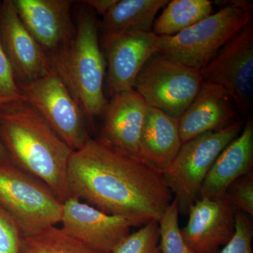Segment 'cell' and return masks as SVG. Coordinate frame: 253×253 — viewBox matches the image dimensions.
Masks as SVG:
<instances>
[{
  "label": "cell",
  "mask_w": 253,
  "mask_h": 253,
  "mask_svg": "<svg viewBox=\"0 0 253 253\" xmlns=\"http://www.w3.org/2000/svg\"><path fill=\"white\" fill-rule=\"evenodd\" d=\"M47 57L51 70L67 86L86 120L91 123L103 116L109 104L104 90L106 62L100 44L99 23L92 9L82 10L73 41Z\"/></svg>",
  "instance_id": "obj_3"
},
{
  "label": "cell",
  "mask_w": 253,
  "mask_h": 253,
  "mask_svg": "<svg viewBox=\"0 0 253 253\" xmlns=\"http://www.w3.org/2000/svg\"><path fill=\"white\" fill-rule=\"evenodd\" d=\"M204 82L222 87L236 109L247 115L253 101V20L200 71Z\"/></svg>",
  "instance_id": "obj_9"
},
{
  "label": "cell",
  "mask_w": 253,
  "mask_h": 253,
  "mask_svg": "<svg viewBox=\"0 0 253 253\" xmlns=\"http://www.w3.org/2000/svg\"><path fill=\"white\" fill-rule=\"evenodd\" d=\"M251 219L246 213L236 211L235 232L229 243L219 253H253V233Z\"/></svg>",
  "instance_id": "obj_26"
},
{
  "label": "cell",
  "mask_w": 253,
  "mask_h": 253,
  "mask_svg": "<svg viewBox=\"0 0 253 253\" xmlns=\"http://www.w3.org/2000/svg\"><path fill=\"white\" fill-rule=\"evenodd\" d=\"M236 211L224 197H201L189 208L187 224L181 229L196 253H219L235 232Z\"/></svg>",
  "instance_id": "obj_12"
},
{
  "label": "cell",
  "mask_w": 253,
  "mask_h": 253,
  "mask_svg": "<svg viewBox=\"0 0 253 253\" xmlns=\"http://www.w3.org/2000/svg\"><path fill=\"white\" fill-rule=\"evenodd\" d=\"M68 184L71 196L132 226L159 221L173 200L162 173L100 138L73 151Z\"/></svg>",
  "instance_id": "obj_1"
},
{
  "label": "cell",
  "mask_w": 253,
  "mask_h": 253,
  "mask_svg": "<svg viewBox=\"0 0 253 253\" xmlns=\"http://www.w3.org/2000/svg\"><path fill=\"white\" fill-rule=\"evenodd\" d=\"M11 162L4 144L0 139V163Z\"/></svg>",
  "instance_id": "obj_29"
},
{
  "label": "cell",
  "mask_w": 253,
  "mask_h": 253,
  "mask_svg": "<svg viewBox=\"0 0 253 253\" xmlns=\"http://www.w3.org/2000/svg\"><path fill=\"white\" fill-rule=\"evenodd\" d=\"M20 253H106L92 249L66 234L61 228L50 226L36 235L23 237Z\"/></svg>",
  "instance_id": "obj_21"
},
{
  "label": "cell",
  "mask_w": 253,
  "mask_h": 253,
  "mask_svg": "<svg viewBox=\"0 0 253 253\" xmlns=\"http://www.w3.org/2000/svg\"><path fill=\"white\" fill-rule=\"evenodd\" d=\"M62 205L42 181L11 162L0 163V206L14 218L23 237L56 226Z\"/></svg>",
  "instance_id": "obj_6"
},
{
  "label": "cell",
  "mask_w": 253,
  "mask_h": 253,
  "mask_svg": "<svg viewBox=\"0 0 253 253\" xmlns=\"http://www.w3.org/2000/svg\"><path fill=\"white\" fill-rule=\"evenodd\" d=\"M158 221L152 220L124 238L111 253H161Z\"/></svg>",
  "instance_id": "obj_23"
},
{
  "label": "cell",
  "mask_w": 253,
  "mask_h": 253,
  "mask_svg": "<svg viewBox=\"0 0 253 253\" xmlns=\"http://www.w3.org/2000/svg\"><path fill=\"white\" fill-rule=\"evenodd\" d=\"M148 106L133 89L112 96L104 114L100 139L124 152L138 156Z\"/></svg>",
  "instance_id": "obj_15"
},
{
  "label": "cell",
  "mask_w": 253,
  "mask_h": 253,
  "mask_svg": "<svg viewBox=\"0 0 253 253\" xmlns=\"http://www.w3.org/2000/svg\"><path fill=\"white\" fill-rule=\"evenodd\" d=\"M0 139L13 165L44 183L61 202L71 197L73 151L26 99L0 109Z\"/></svg>",
  "instance_id": "obj_2"
},
{
  "label": "cell",
  "mask_w": 253,
  "mask_h": 253,
  "mask_svg": "<svg viewBox=\"0 0 253 253\" xmlns=\"http://www.w3.org/2000/svg\"><path fill=\"white\" fill-rule=\"evenodd\" d=\"M157 38L152 31L128 33L105 49L107 88L111 96L134 89L141 68L156 53Z\"/></svg>",
  "instance_id": "obj_14"
},
{
  "label": "cell",
  "mask_w": 253,
  "mask_h": 253,
  "mask_svg": "<svg viewBox=\"0 0 253 253\" xmlns=\"http://www.w3.org/2000/svg\"><path fill=\"white\" fill-rule=\"evenodd\" d=\"M25 99L0 41V109Z\"/></svg>",
  "instance_id": "obj_25"
},
{
  "label": "cell",
  "mask_w": 253,
  "mask_h": 253,
  "mask_svg": "<svg viewBox=\"0 0 253 253\" xmlns=\"http://www.w3.org/2000/svg\"><path fill=\"white\" fill-rule=\"evenodd\" d=\"M204 83L201 73L156 53L136 78L134 89L149 107L179 120Z\"/></svg>",
  "instance_id": "obj_7"
},
{
  "label": "cell",
  "mask_w": 253,
  "mask_h": 253,
  "mask_svg": "<svg viewBox=\"0 0 253 253\" xmlns=\"http://www.w3.org/2000/svg\"><path fill=\"white\" fill-rule=\"evenodd\" d=\"M235 116L234 102L225 90L204 81L199 92L178 120L181 142L225 127Z\"/></svg>",
  "instance_id": "obj_16"
},
{
  "label": "cell",
  "mask_w": 253,
  "mask_h": 253,
  "mask_svg": "<svg viewBox=\"0 0 253 253\" xmlns=\"http://www.w3.org/2000/svg\"><path fill=\"white\" fill-rule=\"evenodd\" d=\"M117 1L118 0H86L81 2L87 5L91 9L96 11V14L104 17Z\"/></svg>",
  "instance_id": "obj_28"
},
{
  "label": "cell",
  "mask_w": 253,
  "mask_h": 253,
  "mask_svg": "<svg viewBox=\"0 0 253 253\" xmlns=\"http://www.w3.org/2000/svg\"><path fill=\"white\" fill-rule=\"evenodd\" d=\"M253 121L249 117L239 135L221 151L208 172L200 198L224 196L226 189L241 176L253 172Z\"/></svg>",
  "instance_id": "obj_17"
},
{
  "label": "cell",
  "mask_w": 253,
  "mask_h": 253,
  "mask_svg": "<svg viewBox=\"0 0 253 253\" xmlns=\"http://www.w3.org/2000/svg\"><path fill=\"white\" fill-rule=\"evenodd\" d=\"M244 121H237L221 129L205 133L181 145L174 161L163 172L165 181L176 200L179 213L187 214L200 199L208 172L221 151L242 131Z\"/></svg>",
  "instance_id": "obj_5"
},
{
  "label": "cell",
  "mask_w": 253,
  "mask_h": 253,
  "mask_svg": "<svg viewBox=\"0 0 253 253\" xmlns=\"http://www.w3.org/2000/svg\"><path fill=\"white\" fill-rule=\"evenodd\" d=\"M181 145L178 120L148 106L139 140V158L163 174Z\"/></svg>",
  "instance_id": "obj_18"
},
{
  "label": "cell",
  "mask_w": 253,
  "mask_h": 253,
  "mask_svg": "<svg viewBox=\"0 0 253 253\" xmlns=\"http://www.w3.org/2000/svg\"><path fill=\"white\" fill-rule=\"evenodd\" d=\"M0 41L17 84H26L51 71L47 55L18 16L12 0L0 4Z\"/></svg>",
  "instance_id": "obj_11"
},
{
  "label": "cell",
  "mask_w": 253,
  "mask_h": 253,
  "mask_svg": "<svg viewBox=\"0 0 253 253\" xmlns=\"http://www.w3.org/2000/svg\"><path fill=\"white\" fill-rule=\"evenodd\" d=\"M60 223L68 235L106 253L112 252L132 227L125 218L102 212L73 196L63 202Z\"/></svg>",
  "instance_id": "obj_10"
},
{
  "label": "cell",
  "mask_w": 253,
  "mask_h": 253,
  "mask_svg": "<svg viewBox=\"0 0 253 253\" xmlns=\"http://www.w3.org/2000/svg\"><path fill=\"white\" fill-rule=\"evenodd\" d=\"M18 16L46 55L69 44L76 35L70 0H13Z\"/></svg>",
  "instance_id": "obj_13"
},
{
  "label": "cell",
  "mask_w": 253,
  "mask_h": 253,
  "mask_svg": "<svg viewBox=\"0 0 253 253\" xmlns=\"http://www.w3.org/2000/svg\"><path fill=\"white\" fill-rule=\"evenodd\" d=\"M18 86L26 101L73 151L81 149L90 138L84 111L52 70L39 79Z\"/></svg>",
  "instance_id": "obj_8"
},
{
  "label": "cell",
  "mask_w": 253,
  "mask_h": 253,
  "mask_svg": "<svg viewBox=\"0 0 253 253\" xmlns=\"http://www.w3.org/2000/svg\"><path fill=\"white\" fill-rule=\"evenodd\" d=\"M168 0H118L99 24L100 44L104 49L125 35L151 32L160 10Z\"/></svg>",
  "instance_id": "obj_19"
},
{
  "label": "cell",
  "mask_w": 253,
  "mask_h": 253,
  "mask_svg": "<svg viewBox=\"0 0 253 253\" xmlns=\"http://www.w3.org/2000/svg\"><path fill=\"white\" fill-rule=\"evenodd\" d=\"M179 209L177 201L172 202L158 221L159 246L161 253H196L186 244L179 224Z\"/></svg>",
  "instance_id": "obj_22"
},
{
  "label": "cell",
  "mask_w": 253,
  "mask_h": 253,
  "mask_svg": "<svg viewBox=\"0 0 253 253\" xmlns=\"http://www.w3.org/2000/svg\"><path fill=\"white\" fill-rule=\"evenodd\" d=\"M23 236L14 218L0 206V253H20Z\"/></svg>",
  "instance_id": "obj_27"
},
{
  "label": "cell",
  "mask_w": 253,
  "mask_h": 253,
  "mask_svg": "<svg viewBox=\"0 0 253 253\" xmlns=\"http://www.w3.org/2000/svg\"><path fill=\"white\" fill-rule=\"evenodd\" d=\"M209 0H172L155 20L152 32L157 36H172L214 13Z\"/></svg>",
  "instance_id": "obj_20"
},
{
  "label": "cell",
  "mask_w": 253,
  "mask_h": 253,
  "mask_svg": "<svg viewBox=\"0 0 253 253\" xmlns=\"http://www.w3.org/2000/svg\"><path fill=\"white\" fill-rule=\"evenodd\" d=\"M253 4L232 0L202 21L172 36H158L156 53L201 71L219 50L252 21Z\"/></svg>",
  "instance_id": "obj_4"
},
{
  "label": "cell",
  "mask_w": 253,
  "mask_h": 253,
  "mask_svg": "<svg viewBox=\"0 0 253 253\" xmlns=\"http://www.w3.org/2000/svg\"><path fill=\"white\" fill-rule=\"evenodd\" d=\"M225 198L236 211L253 217V172L239 177L226 189Z\"/></svg>",
  "instance_id": "obj_24"
}]
</instances>
